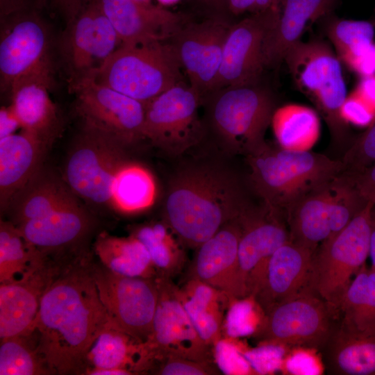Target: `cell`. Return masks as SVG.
Instances as JSON below:
<instances>
[{"label": "cell", "instance_id": "obj_48", "mask_svg": "<svg viewBox=\"0 0 375 375\" xmlns=\"http://www.w3.org/2000/svg\"><path fill=\"white\" fill-rule=\"evenodd\" d=\"M375 329V271L369 267V300L365 314L363 331Z\"/></svg>", "mask_w": 375, "mask_h": 375}, {"label": "cell", "instance_id": "obj_39", "mask_svg": "<svg viewBox=\"0 0 375 375\" xmlns=\"http://www.w3.org/2000/svg\"><path fill=\"white\" fill-rule=\"evenodd\" d=\"M326 30L340 60L359 48L372 43L374 35L373 24L362 20L331 18Z\"/></svg>", "mask_w": 375, "mask_h": 375}, {"label": "cell", "instance_id": "obj_49", "mask_svg": "<svg viewBox=\"0 0 375 375\" xmlns=\"http://www.w3.org/2000/svg\"><path fill=\"white\" fill-rule=\"evenodd\" d=\"M20 127L18 119L10 106H3L0 110V138L15 133Z\"/></svg>", "mask_w": 375, "mask_h": 375}, {"label": "cell", "instance_id": "obj_36", "mask_svg": "<svg viewBox=\"0 0 375 375\" xmlns=\"http://www.w3.org/2000/svg\"><path fill=\"white\" fill-rule=\"evenodd\" d=\"M27 338L26 335H21L1 340V375H35L50 372L36 345L31 344Z\"/></svg>", "mask_w": 375, "mask_h": 375}, {"label": "cell", "instance_id": "obj_35", "mask_svg": "<svg viewBox=\"0 0 375 375\" xmlns=\"http://www.w3.org/2000/svg\"><path fill=\"white\" fill-rule=\"evenodd\" d=\"M156 186L151 172L130 160L118 171L112 186V207L124 213H135L154 202Z\"/></svg>", "mask_w": 375, "mask_h": 375}, {"label": "cell", "instance_id": "obj_18", "mask_svg": "<svg viewBox=\"0 0 375 375\" xmlns=\"http://www.w3.org/2000/svg\"><path fill=\"white\" fill-rule=\"evenodd\" d=\"M231 26L220 20L181 26L169 40L190 85L203 99L215 90L224 44Z\"/></svg>", "mask_w": 375, "mask_h": 375}, {"label": "cell", "instance_id": "obj_32", "mask_svg": "<svg viewBox=\"0 0 375 375\" xmlns=\"http://www.w3.org/2000/svg\"><path fill=\"white\" fill-rule=\"evenodd\" d=\"M270 125L278 146L291 151H310L318 141L321 131L317 112L297 103L276 108Z\"/></svg>", "mask_w": 375, "mask_h": 375}, {"label": "cell", "instance_id": "obj_15", "mask_svg": "<svg viewBox=\"0 0 375 375\" xmlns=\"http://www.w3.org/2000/svg\"><path fill=\"white\" fill-rule=\"evenodd\" d=\"M158 300L147 340L157 360L169 356L214 362L212 347L197 331L171 278L157 277Z\"/></svg>", "mask_w": 375, "mask_h": 375}, {"label": "cell", "instance_id": "obj_47", "mask_svg": "<svg viewBox=\"0 0 375 375\" xmlns=\"http://www.w3.org/2000/svg\"><path fill=\"white\" fill-rule=\"evenodd\" d=\"M350 176V175H349ZM360 194L366 201L375 203V162L363 172L351 176Z\"/></svg>", "mask_w": 375, "mask_h": 375}, {"label": "cell", "instance_id": "obj_30", "mask_svg": "<svg viewBox=\"0 0 375 375\" xmlns=\"http://www.w3.org/2000/svg\"><path fill=\"white\" fill-rule=\"evenodd\" d=\"M331 182L302 196L285 213L290 241L313 252L330 234Z\"/></svg>", "mask_w": 375, "mask_h": 375}, {"label": "cell", "instance_id": "obj_17", "mask_svg": "<svg viewBox=\"0 0 375 375\" xmlns=\"http://www.w3.org/2000/svg\"><path fill=\"white\" fill-rule=\"evenodd\" d=\"M278 8V4L231 26L224 44L215 90L258 83L265 68L263 42L274 24Z\"/></svg>", "mask_w": 375, "mask_h": 375}, {"label": "cell", "instance_id": "obj_25", "mask_svg": "<svg viewBox=\"0 0 375 375\" xmlns=\"http://www.w3.org/2000/svg\"><path fill=\"white\" fill-rule=\"evenodd\" d=\"M156 359L147 342L120 329L110 320L88 350L87 369H121L135 374L150 371Z\"/></svg>", "mask_w": 375, "mask_h": 375}, {"label": "cell", "instance_id": "obj_34", "mask_svg": "<svg viewBox=\"0 0 375 375\" xmlns=\"http://www.w3.org/2000/svg\"><path fill=\"white\" fill-rule=\"evenodd\" d=\"M46 262L44 252L29 244L15 224L1 221V283L22 279Z\"/></svg>", "mask_w": 375, "mask_h": 375}, {"label": "cell", "instance_id": "obj_23", "mask_svg": "<svg viewBox=\"0 0 375 375\" xmlns=\"http://www.w3.org/2000/svg\"><path fill=\"white\" fill-rule=\"evenodd\" d=\"M338 0H279L274 25L262 46L265 67H276L300 38L306 28L331 13Z\"/></svg>", "mask_w": 375, "mask_h": 375}, {"label": "cell", "instance_id": "obj_55", "mask_svg": "<svg viewBox=\"0 0 375 375\" xmlns=\"http://www.w3.org/2000/svg\"><path fill=\"white\" fill-rule=\"evenodd\" d=\"M369 256L371 258V267L375 271V222L372 220V227L370 235Z\"/></svg>", "mask_w": 375, "mask_h": 375}, {"label": "cell", "instance_id": "obj_28", "mask_svg": "<svg viewBox=\"0 0 375 375\" xmlns=\"http://www.w3.org/2000/svg\"><path fill=\"white\" fill-rule=\"evenodd\" d=\"M65 180L43 167L12 197L6 210L15 225L43 217L76 199Z\"/></svg>", "mask_w": 375, "mask_h": 375}, {"label": "cell", "instance_id": "obj_14", "mask_svg": "<svg viewBox=\"0 0 375 375\" xmlns=\"http://www.w3.org/2000/svg\"><path fill=\"white\" fill-rule=\"evenodd\" d=\"M92 270L110 320L124 332L147 342L158 300L156 278L124 276L104 267Z\"/></svg>", "mask_w": 375, "mask_h": 375}, {"label": "cell", "instance_id": "obj_57", "mask_svg": "<svg viewBox=\"0 0 375 375\" xmlns=\"http://www.w3.org/2000/svg\"><path fill=\"white\" fill-rule=\"evenodd\" d=\"M372 220L375 222V203L374 204V208H373Z\"/></svg>", "mask_w": 375, "mask_h": 375}, {"label": "cell", "instance_id": "obj_11", "mask_svg": "<svg viewBox=\"0 0 375 375\" xmlns=\"http://www.w3.org/2000/svg\"><path fill=\"white\" fill-rule=\"evenodd\" d=\"M0 86L3 92L22 78L53 74L51 36L44 21L28 8L1 19Z\"/></svg>", "mask_w": 375, "mask_h": 375}, {"label": "cell", "instance_id": "obj_56", "mask_svg": "<svg viewBox=\"0 0 375 375\" xmlns=\"http://www.w3.org/2000/svg\"><path fill=\"white\" fill-rule=\"evenodd\" d=\"M181 0H158V1L165 6H169L178 2Z\"/></svg>", "mask_w": 375, "mask_h": 375}, {"label": "cell", "instance_id": "obj_52", "mask_svg": "<svg viewBox=\"0 0 375 375\" xmlns=\"http://www.w3.org/2000/svg\"><path fill=\"white\" fill-rule=\"evenodd\" d=\"M28 0H0L1 19L28 8Z\"/></svg>", "mask_w": 375, "mask_h": 375}, {"label": "cell", "instance_id": "obj_45", "mask_svg": "<svg viewBox=\"0 0 375 375\" xmlns=\"http://www.w3.org/2000/svg\"><path fill=\"white\" fill-rule=\"evenodd\" d=\"M340 115L347 124L367 126L375 120V109L353 91L347 96L340 109Z\"/></svg>", "mask_w": 375, "mask_h": 375}, {"label": "cell", "instance_id": "obj_29", "mask_svg": "<svg viewBox=\"0 0 375 375\" xmlns=\"http://www.w3.org/2000/svg\"><path fill=\"white\" fill-rule=\"evenodd\" d=\"M90 225V217L75 199L43 217L16 226L29 244L44 252L75 242Z\"/></svg>", "mask_w": 375, "mask_h": 375}, {"label": "cell", "instance_id": "obj_38", "mask_svg": "<svg viewBox=\"0 0 375 375\" xmlns=\"http://www.w3.org/2000/svg\"><path fill=\"white\" fill-rule=\"evenodd\" d=\"M224 318L223 337L237 338L253 335L260 326L265 312L251 295L230 299Z\"/></svg>", "mask_w": 375, "mask_h": 375}, {"label": "cell", "instance_id": "obj_20", "mask_svg": "<svg viewBox=\"0 0 375 375\" xmlns=\"http://www.w3.org/2000/svg\"><path fill=\"white\" fill-rule=\"evenodd\" d=\"M241 235L239 215L226 222L197 249L188 278L203 281L240 299L238 247Z\"/></svg>", "mask_w": 375, "mask_h": 375}, {"label": "cell", "instance_id": "obj_40", "mask_svg": "<svg viewBox=\"0 0 375 375\" xmlns=\"http://www.w3.org/2000/svg\"><path fill=\"white\" fill-rule=\"evenodd\" d=\"M369 271L365 264L355 275L347 289L338 311L344 324L360 331L363 330L369 300Z\"/></svg>", "mask_w": 375, "mask_h": 375}, {"label": "cell", "instance_id": "obj_3", "mask_svg": "<svg viewBox=\"0 0 375 375\" xmlns=\"http://www.w3.org/2000/svg\"><path fill=\"white\" fill-rule=\"evenodd\" d=\"M251 185L264 204L285 215L302 196L343 171L342 160L311 151H291L267 142L247 156Z\"/></svg>", "mask_w": 375, "mask_h": 375}, {"label": "cell", "instance_id": "obj_5", "mask_svg": "<svg viewBox=\"0 0 375 375\" xmlns=\"http://www.w3.org/2000/svg\"><path fill=\"white\" fill-rule=\"evenodd\" d=\"M182 69L170 41L122 44L103 64L94 79L146 103L183 81Z\"/></svg>", "mask_w": 375, "mask_h": 375}, {"label": "cell", "instance_id": "obj_51", "mask_svg": "<svg viewBox=\"0 0 375 375\" xmlns=\"http://www.w3.org/2000/svg\"><path fill=\"white\" fill-rule=\"evenodd\" d=\"M89 0H53L66 17L71 19Z\"/></svg>", "mask_w": 375, "mask_h": 375}, {"label": "cell", "instance_id": "obj_22", "mask_svg": "<svg viewBox=\"0 0 375 375\" xmlns=\"http://www.w3.org/2000/svg\"><path fill=\"white\" fill-rule=\"evenodd\" d=\"M60 269L46 262L22 279L1 283V340L27 333L37 316L45 289Z\"/></svg>", "mask_w": 375, "mask_h": 375}, {"label": "cell", "instance_id": "obj_16", "mask_svg": "<svg viewBox=\"0 0 375 375\" xmlns=\"http://www.w3.org/2000/svg\"><path fill=\"white\" fill-rule=\"evenodd\" d=\"M315 253L291 241L285 243L249 281L247 295L253 296L265 314L283 301L314 291Z\"/></svg>", "mask_w": 375, "mask_h": 375}, {"label": "cell", "instance_id": "obj_53", "mask_svg": "<svg viewBox=\"0 0 375 375\" xmlns=\"http://www.w3.org/2000/svg\"><path fill=\"white\" fill-rule=\"evenodd\" d=\"M256 0H228L231 10L235 14L252 12L255 14Z\"/></svg>", "mask_w": 375, "mask_h": 375}, {"label": "cell", "instance_id": "obj_6", "mask_svg": "<svg viewBox=\"0 0 375 375\" xmlns=\"http://www.w3.org/2000/svg\"><path fill=\"white\" fill-rule=\"evenodd\" d=\"M294 83L322 113L333 140L347 139V125L340 115L347 97L341 61L331 47L321 40L299 41L283 60Z\"/></svg>", "mask_w": 375, "mask_h": 375}, {"label": "cell", "instance_id": "obj_7", "mask_svg": "<svg viewBox=\"0 0 375 375\" xmlns=\"http://www.w3.org/2000/svg\"><path fill=\"white\" fill-rule=\"evenodd\" d=\"M373 208L374 203L368 201L343 229L324 240L315 253L313 290L338 311L350 283L369 256Z\"/></svg>", "mask_w": 375, "mask_h": 375}, {"label": "cell", "instance_id": "obj_26", "mask_svg": "<svg viewBox=\"0 0 375 375\" xmlns=\"http://www.w3.org/2000/svg\"><path fill=\"white\" fill-rule=\"evenodd\" d=\"M322 351L330 374L375 375V329L360 331L340 319Z\"/></svg>", "mask_w": 375, "mask_h": 375}, {"label": "cell", "instance_id": "obj_58", "mask_svg": "<svg viewBox=\"0 0 375 375\" xmlns=\"http://www.w3.org/2000/svg\"><path fill=\"white\" fill-rule=\"evenodd\" d=\"M136 1L145 2V3H149V0H136Z\"/></svg>", "mask_w": 375, "mask_h": 375}, {"label": "cell", "instance_id": "obj_33", "mask_svg": "<svg viewBox=\"0 0 375 375\" xmlns=\"http://www.w3.org/2000/svg\"><path fill=\"white\" fill-rule=\"evenodd\" d=\"M131 235L147 249L158 277L172 278L185 267L187 260L185 246L164 221L137 226Z\"/></svg>", "mask_w": 375, "mask_h": 375}, {"label": "cell", "instance_id": "obj_2", "mask_svg": "<svg viewBox=\"0 0 375 375\" xmlns=\"http://www.w3.org/2000/svg\"><path fill=\"white\" fill-rule=\"evenodd\" d=\"M247 204L231 173L213 165L190 166L170 182L164 222L185 247L197 249Z\"/></svg>", "mask_w": 375, "mask_h": 375}, {"label": "cell", "instance_id": "obj_46", "mask_svg": "<svg viewBox=\"0 0 375 375\" xmlns=\"http://www.w3.org/2000/svg\"><path fill=\"white\" fill-rule=\"evenodd\" d=\"M344 64L361 77L375 75V44L373 42Z\"/></svg>", "mask_w": 375, "mask_h": 375}, {"label": "cell", "instance_id": "obj_4", "mask_svg": "<svg viewBox=\"0 0 375 375\" xmlns=\"http://www.w3.org/2000/svg\"><path fill=\"white\" fill-rule=\"evenodd\" d=\"M204 99L209 126L227 151L247 156L266 142L265 134L275 110L267 89L258 83L228 86Z\"/></svg>", "mask_w": 375, "mask_h": 375}, {"label": "cell", "instance_id": "obj_42", "mask_svg": "<svg viewBox=\"0 0 375 375\" xmlns=\"http://www.w3.org/2000/svg\"><path fill=\"white\" fill-rule=\"evenodd\" d=\"M342 172L357 176L375 162V120L345 152Z\"/></svg>", "mask_w": 375, "mask_h": 375}, {"label": "cell", "instance_id": "obj_44", "mask_svg": "<svg viewBox=\"0 0 375 375\" xmlns=\"http://www.w3.org/2000/svg\"><path fill=\"white\" fill-rule=\"evenodd\" d=\"M149 372L159 375H217L221 373L214 362L175 356L156 361Z\"/></svg>", "mask_w": 375, "mask_h": 375}, {"label": "cell", "instance_id": "obj_50", "mask_svg": "<svg viewBox=\"0 0 375 375\" xmlns=\"http://www.w3.org/2000/svg\"><path fill=\"white\" fill-rule=\"evenodd\" d=\"M354 92L375 109V75L362 77Z\"/></svg>", "mask_w": 375, "mask_h": 375}, {"label": "cell", "instance_id": "obj_12", "mask_svg": "<svg viewBox=\"0 0 375 375\" xmlns=\"http://www.w3.org/2000/svg\"><path fill=\"white\" fill-rule=\"evenodd\" d=\"M69 86L83 127L101 132L126 147L145 139V103L85 78Z\"/></svg>", "mask_w": 375, "mask_h": 375}, {"label": "cell", "instance_id": "obj_24", "mask_svg": "<svg viewBox=\"0 0 375 375\" xmlns=\"http://www.w3.org/2000/svg\"><path fill=\"white\" fill-rule=\"evenodd\" d=\"M51 140L22 131L0 138V206L6 210L13 195L42 167Z\"/></svg>", "mask_w": 375, "mask_h": 375}, {"label": "cell", "instance_id": "obj_13", "mask_svg": "<svg viewBox=\"0 0 375 375\" xmlns=\"http://www.w3.org/2000/svg\"><path fill=\"white\" fill-rule=\"evenodd\" d=\"M122 44L97 0H89L67 22L60 40L69 85L94 78L103 64Z\"/></svg>", "mask_w": 375, "mask_h": 375}, {"label": "cell", "instance_id": "obj_21", "mask_svg": "<svg viewBox=\"0 0 375 375\" xmlns=\"http://www.w3.org/2000/svg\"><path fill=\"white\" fill-rule=\"evenodd\" d=\"M122 44L169 41L182 26L179 18L136 0H97Z\"/></svg>", "mask_w": 375, "mask_h": 375}, {"label": "cell", "instance_id": "obj_1", "mask_svg": "<svg viewBox=\"0 0 375 375\" xmlns=\"http://www.w3.org/2000/svg\"><path fill=\"white\" fill-rule=\"evenodd\" d=\"M110 321L92 267L76 262L60 269L45 289L37 316L25 335L36 333V347L50 372L81 367L94 341Z\"/></svg>", "mask_w": 375, "mask_h": 375}, {"label": "cell", "instance_id": "obj_19", "mask_svg": "<svg viewBox=\"0 0 375 375\" xmlns=\"http://www.w3.org/2000/svg\"><path fill=\"white\" fill-rule=\"evenodd\" d=\"M239 219L238 285L240 298H243L249 276L290 241V233L285 215L265 204L260 208L247 204Z\"/></svg>", "mask_w": 375, "mask_h": 375}, {"label": "cell", "instance_id": "obj_10", "mask_svg": "<svg viewBox=\"0 0 375 375\" xmlns=\"http://www.w3.org/2000/svg\"><path fill=\"white\" fill-rule=\"evenodd\" d=\"M203 99L181 81L145 103L144 138L164 152L178 156L197 144L205 127L199 116Z\"/></svg>", "mask_w": 375, "mask_h": 375}, {"label": "cell", "instance_id": "obj_54", "mask_svg": "<svg viewBox=\"0 0 375 375\" xmlns=\"http://www.w3.org/2000/svg\"><path fill=\"white\" fill-rule=\"evenodd\" d=\"M88 374L91 375H130L132 372L121 369H97L92 368L85 370Z\"/></svg>", "mask_w": 375, "mask_h": 375}, {"label": "cell", "instance_id": "obj_9", "mask_svg": "<svg viewBox=\"0 0 375 375\" xmlns=\"http://www.w3.org/2000/svg\"><path fill=\"white\" fill-rule=\"evenodd\" d=\"M126 148L101 132L83 127L67 156L65 181L76 197L91 205L112 207L114 179L129 161Z\"/></svg>", "mask_w": 375, "mask_h": 375}, {"label": "cell", "instance_id": "obj_31", "mask_svg": "<svg viewBox=\"0 0 375 375\" xmlns=\"http://www.w3.org/2000/svg\"><path fill=\"white\" fill-rule=\"evenodd\" d=\"M94 251L108 270L124 276L156 278V269L144 245L134 235L117 237L101 233Z\"/></svg>", "mask_w": 375, "mask_h": 375}, {"label": "cell", "instance_id": "obj_43", "mask_svg": "<svg viewBox=\"0 0 375 375\" xmlns=\"http://www.w3.org/2000/svg\"><path fill=\"white\" fill-rule=\"evenodd\" d=\"M236 338L223 337L212 347L214 362L226 374H249L254 372L242 354Z\"/></svg>", "mask_w": 375, "mask_h": 375}, {"label": "cell", "instance_id": "obj_8", "mask_svg": "<svg viewBox=\"0 0 375 375\" xmlns=\"http://www.w3.org/2000/svg\"><path fill=\"white\" fill-rule=\"evenodd\" d=\"M339 315L316 292L308 291L271 308L252 336L260 344L322 350Z\"/></svg>", "mask_w": 375, "mask_h": 375}, {"label": "cell", "instance_id": "obj_27", "mask_svg": "<svg viewBox=\"0 0 375 375\" xmlns=\"http://www.w3.org/2000/svg\"><path fill=\"white\" fill-rule=\"evenodd\" d=\"M53 74H41L16 82L10 104L22 131L51 140L58 125L57 111L49 95Z\"/></svg>", "mask_w": 375, "mask_h": 375}, {"label": "cell", "instance_id": "obj_41", "mask_svg": "<svg viewBox=\"0 0 375 375\" xmlns=\"http://www.w3.org/2000/svg\"><path fill=\"white\" fill-rule=\"evenodd\" d=\"M178 294L199 335L207 344L212 347L223 338L222 326L225 310L191 300L183 294L180 288Z\"/></svg>", "mask_w": 375, "mask_h": 375}, {"label": "cell", "instance_id": "obj_37", "mask_svg": "<svg viewBox=\"0 0 375 375\" xmlns=\"http://www.w3.org/2000/svg\"><path fill=\"white\" fill-rule=\"evenodd\" d=\"M331 190L328 238L343 229L368 202L360 194L352 177L343 172L331 182Z\"/></svg>", "mask_w": 375, "mask_h": 375}]
</instances>
